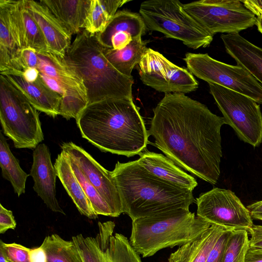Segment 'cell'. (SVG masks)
<instances>
[{"label": "cell", "instance_id": "obj_1", "mask_svg": "<svg viewBox=\"0 0 262 262\" xmlns=\"http://www.w3.org/2000/svg\"><path fill=\"white\" fill-rule=\"evenodd\" d=\"M148 130L154 146L177 165L211 184L220 176L223 117L183 93H166Z\"/></svg>", "mask_w": 262, "mask_h": 262}, {"label": "cell", "instance_id": "obj_2", "mask_svg": "<svg viewBox=\"0 0 262 262\" xmlns=\"http://www.w3.org/2000/svg\"><path fill=\"white\" fill-rule=\"evenodd\" d=\"M82 137L103 152L131 157L146 149L149 134L133 99L89 103L76 119Z\"/></svg>", "mask_w": 262, "mask_h": 262}, {"label": "cell", "instance_id": "obj_3", "mask_svg": "<svg viewBox=\"0 0 262 262\" xmlns=\"http://www.w3.org/2000/svg\"><path fill=\"white\" fill-rule=\"evenodd\" d=\"M111 174L123 213L132 221L180 208L189 209L195 202L192 191L179 188L155 176L137 160L118 161Z\"/></svg>", "mask_w": 262, "mask_h": 262}, {"label": "cell", "instance_id": "obj_4", "mask_svg": "<svg viewBox=\"0 0 262 262\" xmlns=\"http://www.w3.org/2000/svg\"><path fill=\"white\" fill-rule=\"evenodd\" d=\"M102 49L96 34L82 30L63 57L82 80L89 103L109 98L133 99V78L125 76L114 68Z\"/></svg>", "mask_w": 262, "mask_h": 262}, {"label": "cell", "instance_id": "obj_5", "mask_svg": "<svg viewBox=\"0 0 262 262\" xmlns=\"http://www.w3.org/2000/svg\"><path fill=\"white\" fill-rule=\"evenodd\" d=\"M211 225L189 209L180 208L132 221L129 241L139 255L147 257L193 241Z\"/></svg>", "mask_w": 262, "mask_h": 262}, {"label": "cell", "instance_id": "obj_6", "mask_svg": "<svg viewBox=\"0 0 262 262\" xmlns=\"http://www.w3.org/2000/svg\"><path fill=\"white\" fill-rule=\"evenodd\" d=\"M0 122L16 148L35 149L44 139L39 113L23 92L0 76Z\"/></svg>", "mask_w": 262, "mask_h": 262}, {"label": "cell", "instance_id": "obj_7", "mask_svg": "<svg viewBox=\"0 0 262 262\" xmlns=\"http://www.w3.org/2000/svg\"><path fill=\"white\" fill-rule=\"evenodd\" d=\"M139 14L146 29L180 40L189 48L208 47L213 35L201 26L183 8L178 0H151L141 3Z\"/></svg>", "mask_w": 262, "mask_h": 262}, {"label": "cell", "instance_id": "obj_8", "mask_svg": "<svg viewBox=\"0 0 262 262\" xmlns=\"http://www.w3.org/2000/svg\"><path fill=\"white\" fill-rule=\"evenodd\" d=\"M210 92L226 124L239 138L254 147L262 142V114L252 99L216 84L208 83Z\"/></svg>", "mask_w": 262, "mask_h": 262}, {"label": "cell", "instance_id": "obj_9", "mask_svg": "<svg viewBox=\"0 0 262 262\" xmlns=\"http://www.w3.org/2000/svg\"><path fill=\"white\" fill-rule=\"evenodd\" d=\"M183 8L212 35L239 33L256 23V15L242 1L200 0L183 4Z\"/></svg>", "mask_w": 262, "mask_h": 262}, {"label": "cell", "instance_id": "obj_10", "mask_svg": "<svg viewBox=\"0 0 262 262\" xmlns=\"http://www.w3.org/2000/svg\"><path fill=\"white\" fill-rule=\"evenodd\" d=\"M187 69L199 79L245 95L262 104V84L246 69L218 61L208 54L187 53Z\"/></svg>", "mask_w": 262, "mask_h": 262}, {"label": "cell", "instance_id": "obj_11", "mask_svg": "<svg viewBox=\"0 0 262 262\" xmlns=\"http://www.w3.org/2000/svg\"><path fill=\"white\" fill-rule=\"evenodd\" d=\"M115 228L113 221L99 222L95 236L72 237L83 262H142L129 239Z\"/></svg>", "mask_w": 262, "mask_h": 262}, {"label": "cell", "instance_id": "obj_12", "mask_svg": "<svg viewBox=\"0 0 262 262\" xmlns=\"http://www.w3.org/2000/svg\"><path fill=\"white\" fill-rule=\"evenodd\" d=\"M37 54L39 74L55 80L62 89L59 115L67 120H76L89 104L82 80L67 64L63 57L49 52H37Z\"/></svg>", "mask_w": 262, "mask_h": 262}, {"label": "cell", "instance_id": "obj_13", "mask_svg": "<svg viewBox=\"0 0 262 262\" xmlns=\"http://www.w3.org/2000/svg\"><path fill=\"white\" fill-rule=\"evenodd\" d=\"M142 82L166 93H188L195 91L199 83L185 68L173 64L159 52L147 48L138 64Z\"/></svg>", "mask_w": 262, "mask_h": 262}, {"label": "cell", "instance_id": "obj_14", "mask_svg": "<svg viewBox=\"0 0 262 262\" xmlns=\"http://www.w3.org/2000/svg\"><path fill=\"white\" fill-rule=\"evenodd\" d=\"M197 216L211 224L229 229H246L254 225L248 208L231 190L219 188L196 198Z\"/></svg>", "mask_w": 262, "mask_h": 262}, {"label": "cell", "instance_id": "obj_15", "mask_svg": "<svg viewBox=\"0 0 262 262\" xmlns=\"http://www.w3.org/2000/svg\"><path fill=\"white\" fill-rule=\"evenodd\" d=\"M61 147L107 203L115 217L123 213L119 192L111 171L105 169L83 148L72 142H64Z\"/></svg>", "mask_w": 262, "mask_h": 262}, {"label": "cell", "instance_id": "obj_16", "mask_svg": "<svg viewBox=\"0 0 262 262\" xmlns=\"http://www.w3.org/2000/svg\"><path fill=\"white\" fill-rule=\"evenodd\" d=\"M10 23L21 49L31 48L37 52H49L46 40L30 14L28 0H5Z\"/></svg>", "mask_w": 262, "mask_h": 262}, {"label": "cell", "instance_id": "obj_17", "mask_svg": "<svg viewBox=\"0 0 262 262\" xmlns=\"http://www.w3.org/2000/svg\"><path fill=\"white\" fill-rule=\"evenodd\" d=\"M29 174L34 183V190L47 206L52 211L65 215L56 196V171L51 161L50 150L44 143H40L34 149Z\"/></svg>", "mask_w": 262, "mask_h": 262}, {"label": "cell", "instance_id": "obj_18", "mask_svg": "<svg viewBox=\"0 0 262 262\" xmlns=\"http://www.w3.org/2000/svg\"><path fill=\"white\" fill-rule=\"evenodd\" d=\"M28 5L30 14L45 37L49 52L63 57L71 45L72 35L39 2L28 0Z\"/></svg>", "mask_w": 262, "mask_h": 262}, {"label": "cell", "instance_id": "obj_19", "mask_svg": "<svg viewBox=\"0 0 262 262\" xmlns=\"http://www.w3.org/2000/svg\"><path fill=\"white\" fill-rule=\"evenodd\" d=\"M138 163L147 171L179 188L193 191L198 185L195 179L185 172L173 161L163 154L146 149L139 155Z\"/></svg>", "mask_w": 262, "mask_h": 262}, {"label": "cell", "instance_id": "obj_20", "mask_svg": "<svg viewBox=\"0 0 262 262\" xmlns=\"http://www.w3.org/2000/svg\"><path fill=\"white\" fill-rule=\"evenodd\" d=\"M1 74L5 75L19 89L37 111L53 118L59 115L61 96L48 86L40 75L36 81L29 82L20 74Z\"/></svg>", "mask_w": 262, "mask_h": 262}, {"label": "cell", "instance_id": "obj_21", "mask_svg": "<svg viewBox=\"0 0 262 262\" xmlns=\"http://www.w3.org/2000/svg\"><path fill=\"white\" fill-rule=\"evenodd\" d=\"M227 53L262 84V48L250 42L239 33L222 34Z\"/></svg>", "mask_w": 262, "mask_h": 262}, {"label": "cell", "instance_id": "obj_22", "mask_svg": "<svg viewBox=\"0 0 262 262\" xmlns=\"http://www.w3.org/2000/svg\"><path fill=\"white\" fill-rule=\"evenodd\" d=\"M21 52L13 31L5 0H0V73L21 74Z\"/></svg>", "mask_w": 262, "mask_h": 262}, {"label": "cell", "instance_id": "obj_23", "mask_svg": "<svg viewBox=\"0 0 262 262\" xmlns=\"http://www.w3.org/2000/svg\"><path fill=\"white\" fill-rule=\"evenodd\" d=\"M64 28L72 35L84 29L92 0H41Z\"/></svg>", "mask_w": 262, "mask_h": 262}, {"label": "cell", "instance_id": "obj_24", "mask_svg": "<svg viewBox=\"0 0 262 262\" xmlns=\"http://www.w3.org/2000/svg\"><path fill=\"white\" fill-rule=\"evenodd\" d=\"M54 166L58 178L79 212L89 219L97 218L98 215L93 210L72 169L68 158L62 150L58 155Z\"/></svg>", "mask_w": 262, "mask_h": 262}, {"label": "cell", "instance_id": "obj_25", "mask_svg": "<svg viewBox=\"0 0 262 262\" xmlns=\"http://www.w3.org/2000/svg\"><path fill=\"white\" fill-rule=\"evenodd\" d=\"M226 228L212 224L193 241L181 246L171 253L168 262H206L215 242Z\"/></svg>", "mask_w": 262, "mask_h": 262}, {"label": "cell", "instance_id": "obj_26", "mask_svg": "<svg viewBox=\"0 0 262 262\" xmlns=\"http://www.w3.org/2000/svg\"><path fill=\"white\" fill-rule=\"evenodd\" d=\"M146 27L139 13L126 10L118 11L105 29L96 34L99 42L107 47L115 34L126 33L133 38L142 37L145 34Z\"/></svg>", "mask_w": 262, "mask_h": 262}, {"label": "cell", "instance_id": "obj_27", "mask_svg": "<svg viewBox=\"0 0 262 262\" xmlns=\"http://www.w3.org/2000/svg\"><path fill=\"white\" fill-rule=\"evenodd\" d=\"M147 42L141 37L133 38L124 48L114 50L103 46V53L107 60L119 73L132 78V72L137 66L147 49Z\"/></svg>", "mask_w": 262, "mask_h": 262}, {"label": "cell", "instance_id": "obj_28", "mask_svg": "<svg viewBox=\"0 0 262 262\" xmlns=\"http://www.w3.org/2000/svg\"><path fill=\"white\" fill-rule=\"evenodd\" d=\"M0 166L3 177L10 182L18 196L25 193L26 180L30 174L21 168L19 160L11 152L2 131H0Z\"/></svg>", "mask_w": 262, "mask_h": 262}, {"label": "cell", "instance_id": "obj_29", "mask_svg": "<svg viewBox=\"0 0 262 262\" xmlns=\"http://www.w3.org/2000/svg\"><path fill=\"white\" fill-rule=\"evenodd\" d=\"M128 0H92L83 30L92 34L102 32L117 12Z\"/></svg>", "mask_w": 262, "mask_h": 262}, {"label": "cell", "instance_id": "obj_30", "mask_svg": "<svg viewBox=\"0 0 262 262\" xmlns=\"http://www.w3.org/2000/svg\"><path fill=\"white\" fill-rule=\"evenodd\" d=\"M40 247L46 253L47 262H83L74 242L57 234L47 236Z\"/></svg>", "mask_w": 262, "mask_h": 262}, {"label": "cell", "instance_id": "obj_31", "mask_svg": "<svg viewBox=\"0 0 262 262\" xmlns=\"http://www.w3.org/2000/svg\"><path fill=\"white\" fill-rule=\"evenodd\" d=\"M248 232L246 229H234L228 239L223 262H244L249 247Z\"/></svg>", "mask_w": 262, "mask_h": 262}, {"label": "cell", "instance_id": "obj_32", "mask_svg": "<svg viewBox=\"0 0 262 262\" xmlns=\"http://www.w3.org/2000/svg\"><path fill=\"white\" fill-rule=\"evenodd\" d=\"M69 160L72 169L95 213L97 215L115 217L111 208L100 196L95 188L89 182L78 166L73 161L69 159Z\"/></svg>", "mask_w": 262, "mask_h": 262}, {"label": "cell", "instance_id": "obj_33", "mask_svg": "<svg viewBox=\"0 0 262 262\" xmlns=\"http://www.w3.org/2000/svg\"><path fill=\"white\" fill-rule=\"evenodd\" d=\"M1 250L7 259L11 262H30V252L31 249L15 243H5L1 240Z\"/></svg>", "mask_w": 262, "mask_h": 262}, {"label": "cell", "instance_id": "obj_34", "mask_svg": "<svg viewBox=\"0 0 262 262\" xmlns=\"http://www.w3.org/2000/svg\"><path fill=\"white\" fill-rule=\"evenodd\" d=\"M232 230L229 229L224 230L211 250L206 262H223L224 250Z\"/></svg>", "mask_w": 262, "mask_h": 262}, {"label": "cell", "instance_id": "obj_35", "mask_svg": "<svg viewBox=\"0 0 262 262\" xmlns=\"http://www.w3.org/2000/svg\"><path fill=\"white\" fill-rule=\"evenodd\" d=\"M16 226L12 212L0 204V233H4L9 229H15Z\"/></svg>", "mask_w": 262, "mask_h": 262}, {"label": "cell", "instance_id": "obj_36", "mask_svg": "<svg viewBox=\"0 0 262 262\" xmlns=\"http://www.w3.org/2000/svg\"><path fill=\"white\" fill-rule=\"evenodd\" d=\"M38 61L36 51L31 48H26L21 50V63L24 70L27 68H37Z\"/></svg>", "mask_w": 262, "mask_h": 262}, {"label": "cell", "instance_id": "obj_37", "mask_svg": "<svg viewBox=\"0 0 262 262\" xmlns=\"http://www.w3.org/2000/svg\"><path fill=\"white\" fill-rule=\"evenodd\" d=\"M248 232L251 236L249 246L262 249V225H253Z\"/></svg>", "mask_w": 262, "mask_h": 262}, {"label": "cell", "instance_id": "obj_38", "mask_svg": "<svg viewBox=\"0 0 262 262\" xmlns=\"http://www.w3.org/2000/svg\"><path fill=\"white\" fill-rule=\"evenodd\" d=\"M244 262H262V249L249 246Z\"/></svg>", "mask_w": 262, "mask_h": 262}, {"label": "cell", "instance_id": "obj_39", "mask_svg": "<svg viewBox=\"0 0 262 262\" xmlns=\"http://www.w3.org/2000/svg\"><path fill=\"white\" fill-rule=\"evenodd\" d=\"M30 262H47V256L44 250L40 246L31 249L30 252Z\"/></svg>", "mask_w": 262, "mask_h": 262}, {"label": "cell", "instance_id": "obj_40", "mask_svg": "<svg viewBox=\"0 0 262 262\" xmlns=\"http://www.w3.org/2000/svg\"><path fill=\"white\" fill-rule=\"evenodd\" d=\"M252 218L262 221V201L256 202L247 206Z\"/></svg>", "mask_w": 262, "mask_h": 262}, {"label": "cell", "instance_id": "obj_41", "mask_svg": "<svg viewBox=\"0 0 262 262\" xmlns=\"http://www.w3.org/2000/svg\"><path fill=\"white\" fill-rule=\"evenodd\" d=\"M242 1L245 6L255 15L262 13V1L245 0Z\"/></svg>", "mask_w": 262, "mask_h": 262}, {"label": "cell", "instance_id": "obj_42", "mask_svg": "<svg viewBox=\"0 0 262 262\" xmlns=\"http://www.w3.org/2000/svg\"><path fill=\"white\" fill-rule=\"evenodd\" d=\"M28 81L34 82L39 76V72L37 68H27L20 74Z\"/></svg>", "mask_w": 262, "mask_h": 262}, {"label": "cell", "instance_id": "obj_43", "mask_svg": "<svg viewBox=\"0 0 262 262\" xmlns=\"http://www.w3.org/2000/svg\"><path fill=\"white\" fill-rule=\"evenodd\" d=\"M256 16H257L256 25L258 30L262 34V13L258 14Z\"/></svg>", "mask_w": 262, "mask_h": 262}, {"label": "cell", "instance_id": "obj_44", "mask_svg": "<svg viewBox=\"0 0 262 262\" xmlns=\"http://www.w3.org/2000/svg\"><path fill=\"white\" fill-rule=\"evenodd\" d=\"M0 262H7V259L3 251L0 250Z\"/></svg>", "mask_w": 262, "mask_h": 262}, {"label": "cell", "instance_id": "obj_45", "mask_svg": "<svg viewBox=\"0 0 262 262\" xmlns=\"http://www.w3.org/2000/svg\"><path fill=\"white\" fill-rule=\"evenodd\" d=\"M7 262H11V261H8V260H7Z\"/></svg>", "mask_w": 262, "mask_h": 262}]
</instances>
